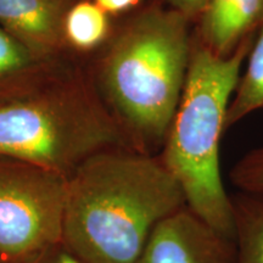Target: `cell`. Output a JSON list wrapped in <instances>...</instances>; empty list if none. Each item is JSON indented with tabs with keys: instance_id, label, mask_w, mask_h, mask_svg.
Segmentation results:
<instances>
[{
	"instance_id": "cell-3",
	"label": "cell",
	"mask_w": 263,
	"mask_h": 263,
	"mask_svg": "<svg viewBox=\"0 0 263 263\" xmlns=\"http://www.w3.org/2000/svg\"><path fill=\"white\" fill-rule=\"evenodd\" d=\"M255 35L228 58L194 39L189 70L160 157L179 183L186 206L212 228L233 239L230 195L219 164L226 118Z\"/></svg>"
},
{
	"instance_id": "cell-7",
	"label": "cell",
	"mask_w": 263,
	"mask_h": 263,
	"mask_svg": "<svg viewBox=\"0 0 263 263\" xmlns=\"http://www.w3.org/2000/svg\"><path fill=\"white\" fill-rule=\"evenodd\" d=\"M72 3L0 0V27L45 60H73L64 38V17Z\"/></svg>"
},
{
	"instance_id": "cell-15",
	"label": "cell",
	"mask_w": 263,
	"mask_h": 263,
	"mask_svg": "<svg viewBox=\"0 0 263 263\" xmlns=\"http://www.w3.org/2000/svg\"><path fill=\"white\" fill-rule=\"evenodd\" d=\"M93 2L108 16L112 18H120L140 8L144 0H93Z\"/></svg>"
},
{
	"instance_id": "cell-17",
	"label": "cell",
	"mask_w": 263,
	"mask_h": 263,
	"mask_svg": "<svg viewBox=\"0 0 263 263\" xmlns=\"http://www.w3.org/2000/svg\"><path fill=\"white\" fill-rule=\"evenodd\" d=\"M60 2H67V3H73L76 0H60Z\"/></svg>"
},
{
	"instance_id": "cell-6",
	"label": "cell",
	"mask_w": 263,
	"mask_h": 263,
	"mask_svg": "<svg viewBox=\"0 0 263 263\" xmlns=\"http://www.w3.org/2000/svg\"><path fill=\"white\" fill-rule=\"evenodd\" d=\"M136 263H234V241L186 206L154 229Z\"/></svg>"
},
{
	"instance_id": "cell-10",
	"label": "cell",
	"mask_w": 263,
	"mask_h": 263,
	"mask_svg": "<svg viewBox=\"0 0 263 263\" xmlns=\"http://www.w3.org/2000/svg\"><path fill=\"white\" fill-rule=\"evenodd\" d=\"M115 21L93 0H76L66 10L64 38L71 54H95L106 43Z\"/></svg>"
},
{
	"instance_id": "cell-8",
	"label": "cell",
	"mask_w": 263,
	"mask_h": 263,
	"mask_svg": "<svg viewBox=\"0 0 263 263\" xmlns=\"http://www.w3.org/2000/svg\"><path fill=\"white\" fill-rule=\"evenodd\" d=\"M263 25V0H209L194 25V39L228 58Z\"/></svg>"
},
{
	"instance_id": "cell-14",
	"label": "cell",
	"mask_w": 263,
	"mask_h": 263,
	"mask_svg": "<svg viewBox=\"0 0 263 263\" xmlns=\"http://www.w3.org/2000/svg\"><path fill=\"white\" fill-rule=\"evenodd\" d=\"M156 2L179 12L184 17L188 18L193 25H195L209 0H156Z\"/></svg>"
},
{
	"instance_id": "cell-16",
	"label": "cell",
	"mask_w": 263,
	"mask_h": 263,
	"mask_svg": "<svg viewBox=\"0 0 263 263\" xmlns=\"http://www.w3.org/2000/svg\"><path fill=\"white\" fill-rule=\"evenodd\" d=\"M29 263H84L61 242L51 246Z\"/></svg>"
},
{
	"instance_id": "cell-4",
	"label": "cell",
	"mask_w": 263,
	"mask_h": 263,
	"mask_svg": "<svg viewBox=\"0 0 263 263\" xmlns=\"http://www.w3.org/2000/svg\"><path fill=\"white\" fill-rule=\"evenodd\" d=\"M128 146L95 89L74 64L37 90L0 104V156L68 177L100 151Z\"/></svg>"
},
{
	"instance_id": "cell-11",
	"label": "cell",
	"mask_w": 263,
	"mask_h": 263,
	"mask_svg": "<svg viewBox=\"0 0 263 263\" xmlns=\"http://www.w3.org/2000/svg\"><path fill=\"white\" fill-rule=\"evenodd\" d=\"M234 263H263V193L230 195Z\"/></svg>"
},
{
	"instance_id": "cell-2",
	"label": "cell",
	"mask_w": 263,
	"mask_h": 263,
	"mask_svg": "<svg viewBox=\"0 0 263 263\" xmlns=\"http://www.w3.org/2000/svg\"><path fill=\"white\" fill-rule=\"evenodd\" d=\"M184 207L160 155L100 151L67 177L62 244L84 263H136L154 229Z\"/></svg>"
},
{
	"instance_id": "cell-1",
	"label": "cell",
	"mask_w": 263,
	"mask_h": 263,
	"mask_svg": "<svg viewBox=\"0 0 263 263\" xmlns=\"http://www.w3.org/2000/svg\"><path fill=\"white\" fill-rule=\"evenodd\" d=\"M194 25L151 0L115 22L87 68L128 147L162 150L189 70Z\"/></svg>"
},
{
	"instance_id": "cell-5",
	"label": "cell",
	"mask_w": 263,
	"mask_h": 263,
	"mask_svg": "<svg viewBox=\"0 0 263 263\" xmlns=\"http://www.w3.org/2000/svg\"><path fill=\"white\" fill-rule=\"evenodd\" d=\"M67 177L0 156V263H29L62 241Z\"/></svg>"
},
{
	"instance_id": "cell-12",
	"label": "cell",
	"mask_w": 263,
	"mask_h": 263,
	"mask_svg": "<svg viewBox=\"0 0 263 263\" xmlns=\"http://www.w3.org/2000/svg\"><path fill=\"white\" fill-rule=\"evenodd\" d=\"M245 71L240 76L226 118V129L249 115L263 110V25L256 32L246 58Z\"/></svg>"
},
{
	"instance_id": "cell-9",
	"label": "cell",
	"mask_w": 263,
	"mask_h": 263,
	"mask_svg": "<svg viewBox=\"0 0 263 263\" xmlns=\"http://www.w3.org/2000/svg\"><path fill=\"white\" fill-rule=\"evenodd\" d=\"M74 64L45 60L0 27V104L37 90Z\"/></svg>"
},
{
	"instance_id": "cell-13",
	"label": "cell",
	"mask_w": 263,
	"mask_h": 263,
	"mask_svg": "<svg viewBox=\"0 0 263 263\" xmlns=\"http://www.w3.org/2000/svg\"><path fill=\"white\" fill-rule=\"evenodd\" d=\"M229 180L241 192L263 193V146L245 154L230 170Z\"/></svg>"
}]
</instances>
